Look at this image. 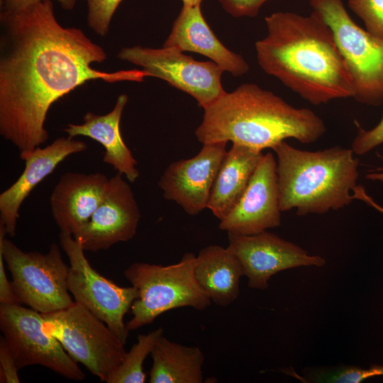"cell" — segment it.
I'll use <instances>...</instances> for the list:
<instances>
[{
    "instance_id": "3",
    "label": "cell",
    "mask_w": 383,
    "mask_h": 383,
    "mask_svg": "<svg viewBox=\"0 0 383 383\" xmlns=\"http://www.w3.org/2000/svg\"><path fill=\"white\" fill-rule=\"evenodd\" d=\"M195 131L202 144L232 142L258 152L287 138L311 143L326 132L313 111L296 108L255 84H243L204 109Z\"/></svg>"
},
{
    "instance_id": "30",
    "label": "cell",
    "mask_w": 383,
    "mask_h": 383,
    "mask_svg": "<svg viewBox=\"0 0 383 383\" xmlns=\"http://www.w3.org/2000/svg\"><path fill=\"white\" fill-rule=\"evenodd\" d=\"M45 0H0L1 11H16ZM65 10H72L77 0H56Z\"/></svg>"
},
{
    "instance_id": "16",
    "label": "cell",
    "mask_w": 383,
    "mask_h": 383,
    "mask_svg": "<svg viewBox=\"0 0 383 383\" xmlns=\"http://www.w3.org/2000/svg\"><path fill=\"white\" fill-rule=\"evenodd\" d=\"M87 149L86 143L68 136L57 138L45 147L20 152V158L25 162L24 170L16 181L0 194V225L7 234L15 235L20 208L35 187L67 157Z\"/></svg>"
},
{
    "instance_id": "18",
    "label": "cell",
    "mask_w": 383,
    "mask_h": 383,
    "mask_svg": "<svg viewBox=\"0 0 383 383\" xmlns=\"http://www.w3.org/2000/svg\"><path fill=\"white\" fill-rule=\"evenodd\" d=\"M163 46L203 55L234 77L249 71L243 57L228 50L217 38L204 18L201 4L183 5Z\"/></svg>"
},
{
    "instance_id": "23",
    "label": "cell",
    "mask_w": 383,
    "mask_h": 383,
    "mask_svg": "<svg viewBox=\"0 0 383 383\" xmlns=\"http://www.w3.org/2000/svg\"><path fill=\"white\" fill-rule=\"evenodd\" d=\"M164 335V329L159 328L148 334H139L137 342L126 352L120 366L109 376L107 383H143L146 374L143 362L151 353L157 340Z\"/></svg>"
},
{
    "instance_id": "7",
    "label": "cell",
    "mask_w": 383,
    "mask_h": 383,
    "mask_svg": "<svg viewBox=\"0 0 383 383\" xmlns=\"http://www.w3.org/2000/svg\"><path fill=\"white\" fill-rule=\"evenodd\" d=\"M44 330L54 336L68 354L102 382L123 362L124 343L101 319L78 302L42 313Z\"/></svg>"
},
{
    "instance_id": "26",
    "label": "cell",
    "mask_w": 383,
    "mask_h": 383,
    "mask_svg": "<svg viewBox=\"0 0 383 383\" xmlns=\"http://www.w3.org/2000/svg\"><path fill=\"white\" fill-rule=\"evenodd\" d=\"M383 144V115L379 122L372 128L365 130L359 127L351 149L357 155H364Z\"/></svg>"
},
{
    "instance_id": "32",
    "label": "cell",
    "mask_w": 383,
    "mask_h": 383,
    "mask_svg": "<svg viewBox=\"0 0 383 383\" xmlns=\"http://www.w3.org/2000/svg\"><path fill=\"white\" fill-rule=\"evenodd\" d=\"M353 199H357L363 201L374 209L383 213V207L375 202L373 199L369 196L364 187L360 185H356L353 191Z\"/></svg>"
},
{
    "instance_id": "6",
    "label": "cell",
    "mask_w": 383,
    "mask_h": 383,
    "mask_svg": "<svg viewBox=\"0 0 383 383\" xmlns=\"http://www.w3.org/2000/svg\"><path fill=\"white\" fill-rule=\"evenodd\" d=\"M313 11L333 31L358 102L383 103V39L360 28L350 18L342 0H310Z\"/></svg>"
},
{
    "instance_id": "34",
    "label": "cell",
    "mask_w": 383,
    "mask_h": 383,
    "mask_svg": "<svg viewBox=\"0 0 383 383\" xmlns=\"http://www.w3.org/2000/svg\"><path fill=\"white\" fill-rule=\"evenodd\" d=\"M183 5L195 6L201 4L203 0H182Z\"/></svg>"
},
{
    "instance_id": "1",
    "label": "cell",
    "mask_w": 383,
    "mask_h": 383,
    "mask_svg": "<svg viewBox=\"0 0 383 383\" xmlns=\"http://www.w3.org/2000/svg\"><path fill=\"white\" fill-rule=\"evenodd\" d=\"M107 57L79 28L64 27L45 0L0 13V134L20 152L45 143L50 106L88 81L141 82L143 70L109 72L92 67Z\"/></svg>"
},
{
    "instance_id": "4",
    "label": "cell",
    "mask_w": 383,
    "mask_h": 383,
    "mask_svg": "<svg viewBox=\"0 0 383 383\" xmlns=\"http://www.w3.org/2000/svg\"><path fill=\"white\" fill-rule=\"evenodd\" d=\"M272 150L277 155L279 207L296 214H322L338 210L353 200L359 177V160L350 148L299 150L285 140Z\"/></svg>"
},
{
    "instance_id": "27",
    "label": "cell",
    "mask_w": 383,
    "mask_h": 383,
    "mask_svg": "<svg viewBox=\"0 0 383 383\" xmlns=\"http://www.w3.org/2000/svg\"><path fill=\"white\" fill-rule=\"evenodd\" d=\"M0 382H20L15 358L4 337L0 340Z\"/></svg>"
},
{
    "instance_id": "2",
    "label": "cell",
    "mask_w": 383,
    "mask_h": 383,
    "mask_svg": "<svg viewBox=\"0 0 383 383\" xmlns=\"http://www.w3.org/2000/svg\"><path fill=\"white\" fill-rule=\"evenodd\" d=\"M267 35L255 43L260 67L312 104L353 97L354 87L330 27L315 12L265 17Z\"/></svg>"
},
{
    "instance_id": "22",
    "label": "cell",
    "mask_w": 383,
    "mask_h": 383,
    "mask_svg": "<svg viewBox=\"0 0 383 383\" xmlns=\"http://www.w3.org/2000/svg\"><path fill=\"white\" fill-rule=\"evenodd\" d=\"M150 354L152 365L149 372V382H203L204 355L200 348L171 341L163 335Z\"/></svg>"
},
{
    "instance_id": "19",
    "label": "cell",
    "mask_w": 383,
    "mask_h": 383,
    "mask_svg": "<svg viewBox=\"0 0 383 383\" xmlns=\"http://www.w3.org/2000/svg\"><path fill=\"white\" fill-rule=\"evenodd\" d=\"M128 101L126 94L119 95L113 109L106 114L87 112L82 124L70 123L64 131L70 138L78 135L90 138L104 148V162L111 165L118 173L125 175L129 182H134L140 176L138 162L125 144L121 132L120 121Z\"/></svg>"
},
{
    "instance_id": "12",
    "label": "cell",
    "mask_w": 383,
    "mask_h": 383,
    "mask_svg": "<svg viewBox=\"0 0 383 383\" xmlns=\"http://www.w3.org/2000/svg\"><path fill=\"white\" fill-rule=\"evenodd\" d=\"M228 247L239 259L249 287L265 290L277 272L301 266L322 267L324 258L267 231L240 235L228 233Z\"/></svg>"
},
{
    "instance_id": "20",
    "label": "cell",
    "mask_w": 383,
    "mask_h": 383,
    "mask_svg": "<svg viewBox=\"0 0 383 383\" xmlns=\"http://www.w3.org/2000/svg\"><path fill=\"white\" fill-rule=\"evenodd\" d=\"M263 155L248 147L233 144L221 162L207 205L220 221L238 202Z\"/></svg>"
},
{
    "instance_id": "8",
    "label": "cell",
    "mask_w": 383,
    "mask_h": 383,
    "mask_svg": "<svg viewBox=\"0 0 383 383\" xmlns=\"http://www.w3.org/2000/svg\"><path fill=\"white\" fill-rule=\"evenodd\" d=\"M0 225V252L12 276V287L21 304L40 313L55 312L74 301L69 294V267L59 246L52 243L46 253L24 252L10 240Z\"/></svg>"
},
{
    "instance_id": "25",
    "label": "cell",
    "mask_w": 383,
    "mask_h": 383,
    "mask_svg": "<svg viewBox=\"0 0 383 383\" xmlns=\"http://www.w3.org/2000/svg\"><path fill=\"white\" fill-rule=\"evenodd\" d=\"M348 6L362 20L367 31L383 39V0H348Z\"/></svg>"
},
{
    "instance_id": "24",
    "label": "cell",
    "mask_w": 383,
    "mask_h": 383,
    "mask_svg": "<svg viewBox=\"0 0 383 383\" xmlns=\"http://www.w3.org/2000/svg\"><path fill=\"white\" fill-rule=\"evenodd\" d=\"M87 5V21L89 27L104 37L109 31L113 16L123 0H84Z\"/></svg>"
},
{
    "instance_id": "21",
    "label": "cell",
    "mask_w": 383,
    "mask_h": 383,
    "mask_svg": "<svg viewBox=\"0 0 383 383\" xmlns=\"http://www.w3.org/2000/svg\"><path fill=\"white\" fill-rule=\"evenodd\" d=\"M194 274L200 286L216 305L228 306L238 299L243 269L228 247L210 245L202 248L196 255Z\"/></svg>"
},
{
    "instance_id": "14",
    "label": "cell",
    "mask_w": 383,
    "mask_h": 383,
    "mask_svg": "<svg viewBox=\"0 0 383 383\" xmlns=\"http://www.w3.org/2000/svg\"><path fill=\"white\" fill-rule=\"evenodd\" d=\"M277 161L263 154L241 198L220 221L219 228L240 235H255L281 224Z\"/></svg>"
},
{
    "instance_id": "17",
    "label": "cell",
    "mask_w": 383,
    "mask_h": 383,
    "mask_svg": "<svg viewBox=\"0 0 383 383\" xmlns=\"http://www.w3.org/2000/svg\"><path fill=\"white\" fill-rule=\"evenodd\" d=\"M109 179L104 174L66 172L50 198L52 217L60 232L73 235L91 218L102 201Z\"/></svg>"
},
{
    "instance_id": "11",
    "label": "cell",
    "mask_w": 383,
    "mask_h": 383,
    "mask_svg": "<svg viewBox=\"0 0 383 383\" xmlns=\"http://www.w3.org/2000/svg\"><path fill=\"white\" fill-rule=\"evenodd\" d=\"M0 328L18 370L39 365L72 380L85 378L60 343L45 331L42 313L20 304H1Z\"/></svg>"
},
{
    "instance_id": "10",
    "label": "cell",
    "mask_w": 383,
    "mask_h": 383,
    "mask_svg": "<svg viewBox=\"0 0 383 383\" xmlns=\"http://www.w3.org/2000/svg\"><path fill=\"white\" fill-rule=\"evenodd\" d=\"M183 52L172 47L137 45L123 48L117 57L191 95L204 109L226 94L221 84L224 71L213 61H196Z\"/></svg>"
},
{
    "instance_id": "29",
    "label": "cell",
    "mask_w": 383,
    "mask_h": 383,
    "mask_svg": "<svg viewBox=\"0 0 383 383\" xmlns=\"http://www.w3.org/2000/svg\"><path fill=\"white\" fill-rule=\"evenodd\" d=\"M379 375H383V365H373L368 369L347 366L344 371L346 383H359L367 378Z\"/></svg>"
},
{
    "instance_id": "31",
    "label": "cell",
    "mask_w": 383,
    "mask_h": 383,
    "mask_svg": "<svg viewBox=\"0 0 383 383\" xmlns=\"http://www.w3.org/2000/svg\"><path fill=\"white\" fill-rule=\"evenodd\" d=\"M4 262L3 255L0 252V303L6 305L21 304L13 291L11 282L7 278Z\"/></svg>"
},
{
    "instance_id": "33",
    "label": "cell",
    "mask_w": 383,
    "mask_h": 383,
    "mask_svg": "<svg viewBox=\"0 0 383 383\" xmlns=\"http://www.w3.org/2000/svg\"><path fill=\"white\" fill-rule=\"evenodd\" d=\"M365 177L371 181H378L383 183V167L369 170Z\"/></svg>"
},
{
    "instance_id": "15",
    "label": "cell",
    "mask_w": 383,
    "mask_h": 383,
    "mask_svg": "<svg viewBox=\"0 0 383 383\" xmlns=\"http://www.w3.org/2000/svg\"><path fill=\"white\" fill-rule=\"evenodd\" d=\"M226 144H203L196 155L170 163L158 182L164 198L174 201L191 216L207 209L215 178L227 152Z\"/></svg>"
},
{
    "instance_id": "28",
    "label": "cell",
    "mask_w": 383,
    "mask_h": 383,
    "mask_svg": "<svg viewBox=\"0 0 383 383\" xmlns=\"http://www.w3.org/2000/svg\"><path fill=\"white\" fill-rule=\"evenodd\" d=\"M267 1L269 0H218L223 9L234 17H254Z\"/></svg>"
},
{
    "instance_id": "13",
    "label": "cell",
    "mask_w": 383,
    "mask_h": 383,
    "mask_svg": "<svg viewBox=\"0 0 383 383\" xmlns=\"http://www.w3.org/2000/svg\"><path fill=\"white\" fill-rule=\"evenodd\" d=\"M140 216L131 186L117 172L109 179L104 199L89 220L72 236L84 251L107 250L133 238Z\"/></svg>"
},
{
    "instance_id": "5",
    "label": "cell",
    "mask_w": 383,
    "mask_h": 383,
    "mask_svg": "<svg viewBox=\"0 0 383 383\" xmlns=\"http://www.w3.org/2000/svg\"><path fill=\"white\" fill-rule=\"evenodd\" d=\"M196 255L186 252L177 263L159 265L134 262L124 275L138 292L131 308L128 331L152 323L162 313L177 308L192 307L202 311L211 300L199 284L194 274Z\"/></svg>"
},
{
    "instance_id": "9",
    "label": "cell",
    "mask_w": 383,
    "mask_h": 383,
    "mask_svg": "<svg viewBox=\"0 0 383 383\" xmlns=\"http://www.w3.org/2000/svg\"><path fill=\"white\" fill-rule=\"evenodd\" d=\"M59 240L70 261L67 286L74 301L103 321L125 344L129 331L123 318L138 297L137 289L118 286L98 273L72 235L60 232Z\"/></svg>"
}]
</instances>
